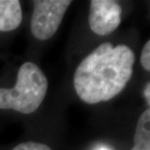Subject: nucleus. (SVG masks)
Segmentation results:
<instances>
[{"label": "nucleus", "instance_id": "7", "mask_svg": "<svg viewBox=\"0 0 150 150\" xmlns=\"http://www.w3.org/2000/svg\"><path fill=\"white\" fill-rule=\"evenodd\" d=\"M12 150H52V148L47 144H44V143L28 142L20 143Z\"/></svg>", "mask_w": 150, "mask_h": 150}, {"label": "nucleus", "instance_id": "10", "mask_svg": "<svg viewBox=\"0 0 150 150\" xmlns=\"http://www.w3.org/2000/svg\"><path fill=\"white\" fill-rule=\"evenodd\" d=\"M100 150H107V149H104V148H103V149H100Z\"/></svg>", "mask_w": 150, "mask_h": 150}, {"label": "nucleus", "instance_id": "5", "mask_svg": "<svg viewBox=\"0 0 150 150\" xmlns=\"http://www.w3.org/2000/svg\"><path fill=\"white\" fill-rule=\"evenodd\" d=\"M23 21L22 6L19 0H0V31H12Z\"/></svg>", "mask_w": 150, "mask_h": 150}, {"label": "nucleus", "instance_id": "8", "mask_svg": "<svg viewBox=\"0 0 150 150\" xmlns=\"http://www.w3.org/2000/svg\"><path fill=\"white\" fill-rule=\"evenodd\" d=\"M140 64L146 71L150 70V41H147L143 46L140 54Z\"/></svg>", "mask_w": 150, "mask_h": 150}, {"label": "nucleus", "instance_id": "1", "mask_svg": "<svg viewBox=\"0 0 150 150\" xmlns=\"http://www.w3.org/2000/svg\"><path fill=\"white\" fill-rule=\"evenodd\" d=\"M136 57L127 45L100 44L82 59L74 73V88L88 104L107 101L118 96L133 75Z\"/></svg>", "mask_w": 150, "mask_h": 150}, {"label": "nucleus", "instance_id": "3", "mask_svg": "<svg viewBox=\"0 0 150 150\" xmlns=\"http://www.w3.org/2000/svg\"><path fill=\"white\" fill-rule=\"evenodd\" d=\"M30 21V30L38 40L53 37L71 4L70 0H34Z\"/></svg>", "mask_w": 150, "mask_h": 150}, {"label": "nucleus", "instance_id": "9", "mask_svg": "<svg viewBox=\"0 0 150 150\" xmlns=\"http://www.w3.org/2000/svg\"><path fill=\"white\" fill-rule=\"evenodd\" d=\"M144 97L145 100H147V104L149 105L150 104V83L149 82L146 84V87L144 89Z\"/></svg>", "mask_w": 150, "mask_h": 150}, {"label": "nucleus", "instance_id": "2", "mask_svg": "<svg viewBox=\"0 0 150 150\" xmlns=\"http://www.w3.org/2000/svg\"><path fill=\"white\" fill-rule=\"evenodd\" d=\"M47 89L48 80L43 71L33 62H26L19 68L16 86L0 88V109L33 113L43 103Z\"/></svg>", "mask_w": 150, "mask_h": 150}, {"label": "nucleus", "instance_id": "6", "mask_svg": "<svg viewBox=\"0 0 150 150\" xmlns=\"http://www.w3.org/2000/svg\"><path fill=\"white\" fill-rule=\"evenodd\" d=\"M131 150H150V109L144 110L137 121Z\"/></svg>", "mask_w": 150, "mask_h": 150}, {"label": "nucleus", "instance_id": "4", "mask_svg": "<svg viewBox=\"0 0 150 150\" xmlns=\"http://www.w3.org/2000/svg\"><path fill=\"white\" fill-rule=\"evenodd\" d=\"M122 8L112 0H92L90 4L89 25L96 34L108 35L121 23Z\"/></svg>", "mask_w": 150, "mask_h": 150}]
</instances>
